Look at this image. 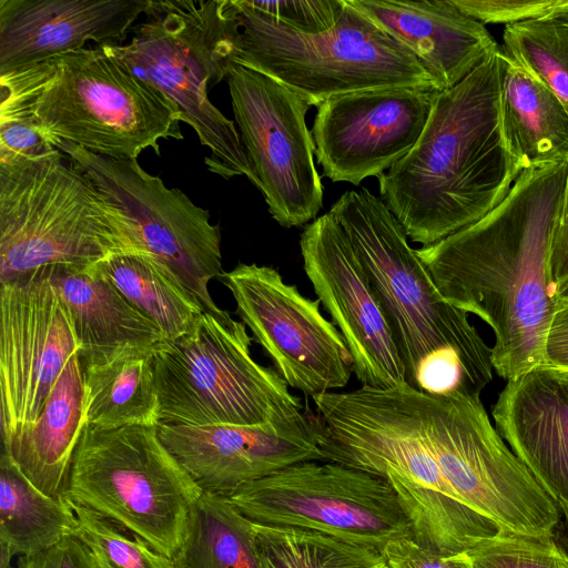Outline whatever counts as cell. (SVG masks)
<instances>
[{
  "mask_svg": "<svg viewBox=\"0 0 568 568\" xmlns=\"http://www.w3.org/2000/svg\"><path fill=\"white\" fill-rule=\"evenodd\" d=\"M567 169L568 161L521 173L485 217L416 250L442 296L490 327L493 367L506 381L545 364Z\"/></svg>",
  "mask_w": 568,
  "mask_h": 568,
  "instance_id": "1",
  "label": "cell"
},
{
  "mask_svg": "<svg viewBox=\"0 0 568 568\" xmlns=\"http://www.w3.org/2000/svg\"><path fill=\"white\" fill-rule=\"evenodd\" d=\"M499 97L500 49L436 92L414 148L378 178L383 202L413 242L442 241L485 217L510 192L517 176Z\"/></svg>",
  "mask_w": 568,
  "mask_h": 568,
  "instance_id": "2",
  "label": "cell"
},
{
  "mask_svg": "<svg viewBox=\"0 0 568 568\" xmlns=\"http://www.w3.org/2000/svg\"><path fill=\"white\" fill-rule=\"evenodd\" d=\"M362 262L385 312L410 387L480 397L493 377L491 347L468 314L439 293L382 199L344 192L328 211Z\"/></svg>",
  "mask_w": 568,
  "mask_h": 568,
  "instance_id": "3",
  "label": "cell"
},
{
  "mask_svg": "<svg viewBox=\"0 0 568 568\" xmlns=\"http://www.w3.org/2000/svg\"><path fill=\"white\" fill-rule=\"evenodd\" d=\"M0 98V111L28 116L49 143L108 158L160 155L161 140L183 139L175 104L100 45L1 72Z\"/></svg>",
  "mask_w": 568,
  "mask_h": 568,
  "instance_id": "4",
  "label": "cell"
},
{
  "mask_svg": "<svg viewBox=\"0 0 568 568\" xmlns=\"http://www.w3.org/2000/svg\"><path fill=\"white\" fill-rule=\"evenodd\" d=\"M144 14L129 43L101 47L175 104L181 121L211 151L204 161L209 171L224 179L244 175L260 189L234 122L207 93L226 80L239 55L234 0H150Z\"/></svg>",
  "mask_w": 568,
  "mask_h": 568,
  "instance_id": "5",
  "label": "cell"
},
{
  "mask_svg": "<svg viewBox=\"0 0 568 568\" xmlns=\"http://www.w3.org/2000/svg\"><path fill=\"white\" fill-rule=\"evenodd\" d=\"M148 252L122 212L54 146L0 158V283Z\"/></svg>",
  "mask_w": 568,
  "mask_h": 568,
  "instance_id": "6",
  "label": "cell"
},
{
  "mask_svg": "<svg viewBox=\"0 0 568 568\" xmlns=\"http://www.w3.org/2000/svg\"><path fill=\"white\" fill-rule=\"evenodd\" d=\"M234 3L241 27L235 62L284 84L311 106L366 90L439 91L419 61L351 0L336 24L318 34L293 31L244 0Z\"/></svg>",
  "mask_w": 568,
  "mask_h": 568,
  "instance_id": "7",
  "label": "cell"
},
{
  "mask_svg": "<svg viewBox=\"0 0 568 568\" xmlns=\"http://www.w3.org/2000/svg\"><path fill=\"white\" fill-rule=\"evenodd\" d=\"M244 323L204 311L186 334L151 353L160 424L267 425L306 410L280 374L252 356Z\"/></svg>",
  "mask_w": 568,
  "mask_h": 568,
  "instance_id": "8",
  "label": "cell"
},
{
  "mask_svg": "<svg viewBox=\"0 0 568 568\" xmlns=\"http://www.w3.org/2000/svg\"><path fill=\"white\" fill-rule=\"evenodd\" d=\"M203 493L164 445L158 426L85 427L62 497L173 558Z\"/></svg>",
  "mask_w": 568,
  "mask_h": 568,
  "instance_id": "9",
  "label": "cell"
},
{
  "mask_svg": "<svg viewBox=\"0 0 568 568\" xmlns=\"http://www.w3.org/2000/svg\"><path fill=\"white\" fill-rule=\"evenodd\" d=\"M253 524L327 534L382 551L413 538L409 519L379 476L326 460H306L225 495Z\"/></svg>",
  "mask_w": 568,
  "mask_h": 568,
  "instance_id": "10",
  "label": "cell"
},
{
  "mask_svg": "<svg viewBox=\"0 0 568 568\" xmlns=\"http://www.w3.org/2000/svg\"><path fill=\"white\" fill-rule=\"evenodd\" d=\"M67 154L134 229L145 251L163 263L201 302L205 311L223 314L209 292L221 277V230L207 210L179 189L146 172L136 160L91 153L75 144L53 142Z\"/></svg>",
  "mask_w": 568,
  "mask_h": 568,
  "instance_id": "11",
  "label": "cell"
},
{
  "mask_svg": "<svg viewBox=\"0 0 568 568\" xmlns=\"http://www.w3.org/2000/svg\"><path fill=\"white\" fill-rule=\"evenodd\" d=\"M226 82L241 141L270 214L286 229L315 220L324 187L305 120L311 105L284 84L235 61Z\"/></svg>",
  "mask_w": 568,
  "mask_h": 568,
  "instance_id": "12",
  "label": "cell"
},
{
  "mask_svg": "<svg viewBox=\"0 0 568 568\" xmlns=\"http://www.w3.org/2000/svg\"><path fill=\"white\" fill-rule=\"evenodd\" d=\"M220 278L288 387L312 397L348 384L352 355L338 328L321 313L318 298L304 296L275 268L255 263H240Z\"/></svg>",
  "mask_w": 568,
  "mask_h": 568,
  "instance_id": "13",
  "label": "cell"
},
{
  "mask_svg": "<svg viewBox=\"0 0 568 568\" xmlns=\"http://www.w3.org/2000/svg\"><path fill=\"white\" fill-rule=\"evenodd\" d=\"M79 351L68 306L45 271L0 283L2 445L38 418Z\"/></svg>",
  "mask_w": 568,
  "mask_h": 568,
  "instance_id": "14",
  "label": "cell"
},
{
  "mask_svg": "<svg viewBox=\"0 0 568 568\" xmlns=\"http://www.w3.org/2000/svg\"><path fill=\"white\" fill-rule=\"evenodd\" d=\"M303 267L341 332L364 387L406 383L405 368L385 312L353 245L329 212L305 225L300 239Z\"/></svg>",
  "mask_w": 568,
  "mask_h": 568,
  "instance_id": "15",
  "label": "cell"
},
{
  "mask_svg": "<svg viewBox=\"0 0 568 568\" xmlns=\"http://www.w3.org/2000/svg\"><path fill=\"white\" fill-rule=\"evenodd\" d=\"M436 92L366 90L321 103L311 133L324 176L355 186L366 178L378 179L414 148Z\"/></svg>",
  "mask_w": 568,
  "mask_h": 568,
  "instance_id": "16",
  "label": "cell"
},
{
  "mask_svg": "<svg viewBox=\"0 0 568 568\" xmlns=\"http://www.w3.org/2000/svg\"><path fill=\"white\" fill-rule=\"evenodd\" d=\"M159 435L203 491L225 496L244 484L306 460H322L310 413L267 425L160 424Z\"/></svg>",
  "mask_w": 568,
  "mask_h": 568,
  "instance_id": "17",
  "label": "cell"
},
{
  "mask_svg": "<svg viewBox=\"0 0 568 568\" xmlns=\"http://www.w3.org/2000/svg\"><path fill=\"white\" fill-rule=\"evenodd\" d=\"M150 0H0V73L97 45L123 44Z\"/></svg>",
  "mask_w": 568,
  "mask_h": 568,
  "instance_id": "18",
  "label": "cell"
},
{
  "mask_svg": "<svg viewBox=\"0 0 568 568\" xmlns=\"http://www.w3.org/2000/svg\"><path fill=\"white\" fill-rule=\"evenodd\" d=\"M496 428L557 503L568 504V375L540 366L507 381L493 406Z\"/></svg>",
  "mask_w": 568,
  "mask_h": 568,
  "instance_id": "19",
  "label": "cell"
},
{
  "mask_svg": "<svg viewBox=\"0 0 568 568\" xmlns=\"http://www.w3.org/2000/svg\"><path fill=\"white\" fill-rule=\"evenodd\" d=\"M406 48L448 90L500 47L483 23L453 0H351Z\"/></svg>",
  "mask_w": 568,
  "mask_h": 568,
  "instance_id": "20",
  "label": "cell"
},
{
  "mask_svg": "<svg viewBox=\"0 0 568 568\" xmlns=\"http://www.w3.org/2000/svg\"><path fill=\"white\" fill-rule=\"evenodd\" d=\"M85 428L83 369L79 353L67 363L38 418L2 445L41 491L61 498Z\"/></svg>",
  "mask_w": 568,
  "mask_h": 568,
  "instance_id": "21",
  "label": "cell"
},
{
  "mask_svg": "<svg viewBox=\"0 0 568 568\" xmlns=\"http://www.w3.org/2000/svg\"><path fill=\"white\" fill-rule=\"evenodd\" d=\"M43 271L68 306L81 361L108 356L125 347L151 349L165 341L155 324L100 275L62 266Z\"/></svg>",
  "mask_w": 568,
  "mask_h": 568,
  "instance_id": "22",
  "label": "cell"
},
{
  "mask_svg": "<svg viewBox=\"0 0 568 568\" xmlns=\"http://www.w3.org/2000/svg\"><path fill=\"white\" fill-rule=\"evenodd\" d=\"M500 122L516 176L568 161V111L500 50Z\"/></svg>",
  "mask_w": 568,
  "mask_h": 568,
  "instance_id": "23",
  "label": "cell"
},
{
  "mask_svg": "<svg viewBox=\"0 0 568 568\" xmlns=\"http://www.w3.org/2000/svg\"><path fill=\"white\" fill-rule=\"evenodd\" d=\"M152 351L125 347L108 356L81 361L85 427L113 429L160 425Z\"/></svg>",
  "mask_w": 568,
  "mask_h": 568,
  "instance_id": "24",
  "label": "cell"
},
{
  "mask_svg": "<svg viewBox=\"0 0 568 568\" xmlns=\"http://www.w3.org/2000/svg\"><path fill=\"white\" fill-rule=\"evenodd\" d=\"M152 321L165 341L186 334L205 311L195 295L149 252L110 256L90 268Z\"/></svg>",
  "mask_w": 568,
  "mask_h": 568,
  "instance_id": "25",
  "label": "cell"
},
{
  "mask_svg": "<svg viewBox=\"0 0 568 568\" xmlns=\"http://www.w3.org/2000/svg\"><path fill=\"white\" fill-rule=\"evenodd\" d=\"M67 500L37 488L10 456L0 460V545L14 557H31L74 535Z\"/></svg>",
  "mask_w": 568,
  "mask_h": 568,
  "instance_id": "26",
  "label": "cell"
},
{
  "mask_svg": "<svg viewBox=\"0 0 568 568\" xmlns=\"http://www.w3.org/2000/svg\"><path fill=\"white\" fill-rule=\"evenodd\" d=\"M175 568H262L253 523L225 496L204 491L191 513Z\"/></svg>",
  "mask_w": 568,
  "mask_h": 568,
  "instance_id": "27",
  "label": "cell"
},
{
  "mask_svg": "<svg viewBox=\"0 0 568 568\" xmlns=\"http://www.w3.org/2000/svg\"><path fill=\"white\" fill-rule=\"evenodd\" d=\"M262 568H388L374 546L313 530L253 524Z\"/></svg>",
  "mask_w": 568,
  "mask_h": 568,
  "instance_id": "28",
  "label": "cell"
},
{
  "mask_svg": "<svg viewBox=\"0 0 568 568\" xmlns=\"http://www.w3.org/2000/svg\"><path fill=\"white\" fill-rule=\"evenodd\" d=\"M500 50L542 82L568 111V0L542 17L506 24Z\"/></svg>",
  "mask_w": 568,
  "mask_h": 568,
  "instance_id": "29",
  "label": "cell"
},
{
  "mask_svg": "<svg viewBox=\"0 0 568 568\" xmlns=\"http://www.w3.org/2000/svg\"><path fill=\"white\" fill-rule=\"evenodd\" d=\"M67 503L75 517L73 536L87 546L98 568H175L172 558L138 535L88 507Z\"/></svg>",
  "mask_w": 568,
  "mask_h": 568,
  "instance_id": "30",
  "label": "cell"
},
{
  "mask_svg": "<svg viewBox=\"0 0 568 568\" xmlns=\"http://www.w3.org/2000/svg\"><path fill=\"white\" fill-rule=\"evenodd\" d=\"M471 568H568V556L552 535L500 530L467 550Z\"/></svg>",
  "mask_w": 568,
  "mask_h": 568,
  "instance_id": "31",
  "label": "cell"
},
{
  "mask_svg": "<svg viewBox=\"0 0 568 568\" xmlns=\"http://www.w3.org/2000/svg\"><path fill=\"white\" fill-rule=\"evenodd\" d=\"M244 2L291 30L304 34H318L332 29L345 7V0H244Z\"/></svg>",
  "mask_w": 568,
  "mask_h": 568,
  "instance_id": "32",
  "label": "cell"
},
{
  "mask_svg": "<svg viewBox=\"0 0 568 568\" xmlns=\"http://www.w3.org/2000/svg\"><path fill=\"white\" fill-rule=\"evenodd\" d=\"M480 23H516L534 20L552 10L558 0H453Z\"/></svg>",
  "mask_w": 568,
  "mask_h": 568,
  "instance_id": "33",
  "label": "cell"
},
{
  "mask_svg": "<svg viewBox=\"0 0 568 568\" xmlns=\"http://www.w3.org/2000/svg\"><path fill=\"white\" fill-rule=\"evenodd\" d=\"M388 568H471L467 551L439 552L413 538L390 541L383 550Z\"/></svg>",
  "mask_w": 568,
  "mask_h": 568,
  "instance_id": "34",
  "label": "cell"
},
{
  "mask_svg": "<svg viewBox=\"0 0 568 568\" xmlns=\"http://www.w3.org/2000/svg\"><path fill=\"white\" fill-rule=\"evenodd\" d=\"M17 568H98L90 550L75 536H69L31 557H18Z\"/></svg>",
  "mask_w": 568,
  "mask_h": 568,
  "instance_id": "35",
  "label": "cell"
},
{
  "mask_svg": "<svg viewBox=\"0 0 568 568\" xmlns=\"http://www.w3.org/2000/svg\"><path fill=\"white\" fill-rule=\"evenodd\" d=\"M544 358V366L568 375V296L557 295L546 335Z\"/></svg>",
  "mask_w": 568,
  "mask_h": 568,
  "instance_id": "36",
  "label": "cell"
},
{
  "mask_svg": "<svg viewBox=\"0 0 568 568\" xmlns=\"http://www.w3.org/2000/svg\"><path fill=\"white\" fill-rule=\"evenodd\" d=\"M550 267L555 284L568 278V232L554 239Z\"/></svg>",
  "mask_w": 568,
  "mask_h": 568,
  "instance_id": "37",
  "label": "cell"
},
{
  "mask_svg": "<svg viewBox=\"0 0 568 568\" xmlns=\"http://www.w3.org/2000/svg\"><path fill=\"white\" fill-rule=\"evenodd\" d=\"M558 520L552 529V537L568 556V504L559 505Z\"/></svg>",
  "mask_w": 568,
  "mask_h": 568,
  "instance_id": "38",
  "label": "cell"
},
{
  "mask_svg": "<svg viewBox=\"0 0 568 568\" xmlns=\"http://www.w3.org/2000/svg\"><path fill=\"white\" fill-rule=\"evenodd\" d=\"M568 232V169H567V178H566V189L564 196V204L560 221L558 227L555 232L554 239L565 235Z\"/></svg>",
  "mask_w": 568,
  "mask_h": 568,
  "instance_id": "39",
  "label": "cell"
},
{
  "mask_svg": "<svg viewBox=\"0 0 568 568\" xmlns=\"http://www.w3.org/2000/svg\"><path fill=\"white\" fill-rule=\"evenodd\" d=\"M556 295L568 296V278L556 284Z\"/></svg>",
  "mask_w": 568,
  "mask_h": 568,
  "instance_id": "40",
  "label": "cell"
}]
</instances>
